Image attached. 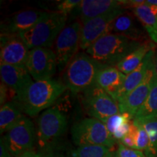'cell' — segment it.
Segmentation results:
<instances>
[{"label":"cell","mask_w":157,"mask_h":157,"mask_svg":"<svg viewBox=\"0 0 157 157\" xmlns=\"http://www.w3.org/2000/svg\"><path fill=\"white\" fill-rule=\"evenodd\" d=\"M112 33L140 43L148 42V35L134 13L125 10L113 21Z\"/></svg>","instance_id":"15"},{"label":"cell","mask_w":157,"mask_h":157,"mask_svg":"<svg viewBox=\"0 0 157 157\" xmlns=\"http://www.w3.org/2000/svg\"><path fill=\"white\" fill-rule=\"evenodd\" d=\"M110 148L103 146H84L71 151L67 157H104Z\"/></svg>","instance_id":"25"},{"label":"cell","mask_w":157,"mask_h":157,"mask_svg":"<svg viewBox=\"0 0 157 157\" xmlns=\"http://www.w3.org/2000/svg\"><path fill=\"white\" fill-rule=\"evenodd\" d=\"M112 157H119V156H118V154H117V151H114V152L112 151Z\"/></svg>","instance_id":"37"},{"label":"cell","mask_w":157,"mask_h":157,"mask_svg":"<svg viewBox=\"0 0 157 157\" xmlns=\"http://www.w3.org/2000/svg\"><path fill=\"white\" fill-rule=\"evenodd\" d=\"M146 3L148 5L157 6V0H148V1H146Z\"/></svg>","instance_id":"34"},{"label":"cell","mask_w":157,"mask_h":157,"mask_svg":"<svg viewBox=\"0 0 157 157\" xmlns=\"http://www.w3.org/2000/svg\"><path fill=\"white\" fill-rule=\"evenodd\" d=\"M17 157H56L52 152L43 151H30Z\"/></svg>","instance_id":"31"},{"label":"cell","mask_w":157,"mask_h":157,"mask_svg":"<svg viewBox=\"0 0 157 157\" xmlns=\"http://www.w3.org/2000/svg\"><path fill=\"white\" fill-rule=\"evenodd\" d=\"M155 73H156V67H155L154 58L151 63L146 75L143 81L126 97L118 103L121 113H128L132 117V119L134 118L135 113L144 103L151 90Z\"/></svg>","instance_id":"13"},{"label":"cell","mask_w":157,"mask_h":157,"mask_svg":"<svg viewBox=\"0 0 157 157\" xmlns=\"http://www.w3.org/2000/svg\"><path fill=\"white\" fill-rule=\"evenodd\" d=\"M132 119H133L132 117L128 113H118L109 118L104 124L113 138L114 135H117L122 127Z\"/></svg>","instance_id":"26"},{"label":"cell","mask_w":157,"mask_h":157,"mask_svg":"<svg viewBox=\"0 0 157 157\" xmlns=\"http://www.w3.org/2000/svg\"><path fill=\"white\" fill-rule=\"evenodd\" d=\"M153 49H154V46L150 42L144 43L136 50L127 55L115 67H117L124 74L127 75L142 63L149 51Z\"/></svg>","instance_id":"21"},{"label":"cell","mask_w":157,"mask_h":157,"mask_svg":"<svg viewBox=\"0 0 157 157\" xmlns=\"http://www.w3.org/2000/svg\"><path fill=\"white\" fill-rule=\"evenodd\" d=\"M81 1L80 0H64L60 1L57 4L56 10L53 12L62 13V14L68 15L71 13L76 7L79 5Z\"/></svg>","instance_id":"28"},{"label":"cell","mask_w":157,"mask_h":157,"mask_svg":"<svg viewBox=\"0 0 157 157\" xmlns=\"http://www.w3.org/2000/svg\"><path fill=\"white\" fill-rule=\"evenodd\" d=\"M135 126L133 124L131 126L130 131L128 134L125 135L122 139L120 140V143L124 145V146L128 147V148L135 149Z\"/></svg>","instance_id":"30"},{"label":"cell","mask_w":157,"mask_h":157,"mask_svg":"<svg viewBox=\"0 0 157 157\" xmlns=\"http://www.w3.org/2000/svg\"><path fill=\"white\" fill-rule=\"evenodd\" d=\"M68 15L50 12L29 31L18 36L31 50L36 48H50L66 26Z\"/></svg>","instance_id":"3"},{"label":"cell","mask_w":157,"mask_h":157,"mask_svg":"<svg viewBox=\"0 0 157 157\" xmlns=\"http://www.w3.org/2000/svg\"><path fill=\"white\" fill-rule=\"evenodd\" d=\"M125 77L126 75L115 66L103 67L98 72L95 85L117 101L118 95L122 87Z\"/></svg>","instance_id":"18"},{"label":"cell","mask_w":157,"mask_h":157,"mask_svg":"<svg viewBox=\"0 0 157 157\" xmlns=\"http://www.w3.org/2000/svg\"><path fill=\"white\" fill-rule=\"evenodd\" d=\"M132 121L135 126V149L141 151H145L148 148L149 143L148 134L140 124H139L137 121L133 119Z\"/></svg>","instance_id":"27"},{"label":"cell","mask_w":157,"mask_h":157,"mask_svg":"<svg viewBox=\"0 0 157 157\" xmlns=\"http://www.w3.org/2000/svg\"><path fill=\"white\" fill-rule=\"evenodd\" d=\"M0 75L2 82L15 95V101L21 103L29 88L34 82L26 68L1 63Z\"/></svg>","instance_id":"12"},{"label":"cell","mask_w":157,"mask_h":157,"mask_svg":"<svg viewBox=\"0 0 157 157\" xmlns=\"http://www.w3.org/2000/svg\"><path fill=\"white\" fill-rule=\"evenodd\" d=\"M83 93L82 103L92 118L105 123L109 118L121 113L118 102L95 84Z\"/></svg>","instance_id":"9"},{"label":"cell","mask_w":157,"mask_h":157,"mask_svg":"<svg viewBox=\"0 0 157 157\" xmlns=\"http://www.w3.org/2000/svg\"><path fill=\"white\" fill-rule=\"evenodd\" d=\"M48 12L38 10H25L15 13L2 24V33L17 34L29 31L47 14Z\"/></svg>","instance_id":"16"},{"label":"cell","mask_w":157,"mask_h":157,"mask_svg":"<svg viewBox=\"0 0 157 157\" xmlns=\"http://www.w3.org/2000/svg\"><path fill=\"white\" fill-rule=\"evenodd\" d=\"M126 10L119 8L111 13L90 19L82 24L80 49L87 50L96 41L112 33V24L115 19Z\"/></svg>","instance_id":"11"},{"label":"cell","mask_w":157,"mask_h":157,"mask_svg":"<svg viewBox=\"0 0 157 157\" xmlns=\"http://www.w3.org/2000/svg\"><path fill=\"white\" fill-rule=\"evenodd\" d=\"M30 49L17 34H1V63L26 68Z\"/></svg>","instance_id":"14"},{"label":"cell","mask_w":157,"mask_h":157,"mask_svg":"<svg viewBox=\"0 0 157 157\" xmlns=\"http://www.w3.org/2000/svg\"><path fill=\"white\" fill-rule=\"evenodd\" d=\"M57 68V59L53 50L47 48L30 50L26 69L35 82L52 79Z\"/></svg>","instance_id":"10"},{"label":"cell","mask_w":157,"mask_h":157,"mask_svg":"<svg viewBox=\"0 0 157 157\" xmlns=\"http://www.w3.org/2000/svg\"><path fill=\"white\" fill-rule=\"evenodd\" d=\"M0 157H13L4 144L2 139L0 140Z\"/></svg>","instance_id":"33"},{"label":"cell","mask_w":157,"mask_h":157,"mask_svg":"<svg viewBox=\"0 0 157 157\" xmlns=\"http://www.w3.org/2000/svg\"><path fill=\"white\" fill-rule=\"evenodd\" d=\"M104 157H112V151H109Z\"/></svg>","instance_id":"36"},{"label":"cell","mask_w":157,"mask_h":157,"mask_svg":"<svg viewBox=\"0 0 157 157\" xmlns=\"http://www.w3.org/2000/svg\"><path fill=\"white\" fill-rule=\"evenodd\" d=\"M119 8H121L119 0H82L73 12L83 24L90 19Z\"/></svg>","instance_id":"17"},{"label":"cell","mask_w":157,"mask_h":157,"mask_svg":"<svg viewBox=\"0 0 157 157\" xmlns=\"http://www.w3.org/2000/svg\"><path fill=\"white\" fill-rule=\"evenodd\" d=\"M0 102H1V106L2 105H5V104L7 103L6 101H7V96L9 95V92H8V87L5 85V84L2 82L1 83V89H0Z\"/></svg>","instance_id":"32"},{"label":"cell","mask_w":157,"mask_h":157,"mask_svg":"<svg viewBox=\"0 0 157 157\" xmlns=\"http://www.w3.org/2000/svg\"><path fill=\"white\" fill-rule=\"evenodd\" d=\"M157 116V73L154 75L153 86L142 106L135 113L133 119H140Z\"/></svg>","instance_id":"24"},{"label":"cell","mask_w":157,"mask_h":157,"mask_svg":"<svg viewBox=\"0 0 157 157\" xmlns=\"http://www.w3.org/2000/svg\"><path fill=\"white\" fill-rule=\"evenodd\" d=\"M71 134L73 143L78 147L103 146L111 148L116 143L105 124L95 118H86L76 122Z\"/></svg>","instance_id":"5"},{"label":"cell","mask_w":157,"mask_h":157,"mask_svg":"<svg viewBox=\"0 0 157 157\" xmlns=\"http://www.w3.org/2000/svg\"><path fill=\"white\" fill-rule=\"evenodd\" d=\"M1 139L13 157H17L32 151L36 140L34 123L29 118L24 116Z\"/></svg>","instance_id":"8"},{"label":"cell","mask_w":157,"mask_h":157,"mask_svg":"<svg viewBox=\"0 0 157 157\" xmlns=\"http://www.w3.org/2000/svg\"><path fill=\"white\" fill-rule=\"evenodd\" d=\"M155 58L154 49L150 50L143 59L142 63L134 71L126 75L122 87L117 97V102L121 101L128 94L139 85L146 75L151 63Z\"/></svg>","instance_id":"19"},{"label":"cell","mask_w":157,"mask_h":157,"mask_svg":"<svg viewBox=\"0 0 157 157\" xmlns=\"http://www.w3.org/2000/svg\"><path fill=\"white\" fill-rule=\"evenodd\" d=\"M66 117L57 108H50L39 116L36 140L39 148L48 150L52 143L62 136L67 128Z\"/></svg>","instance_id":"6"},{"label":"cell","mask_w":157,"mask_h":157,"mask_svg":"<svg viewBox=\"0 0 157 157\" xmlns=\"http://www.w3.org/2000/svg\"><path fill=\"white\" fill-rule=\"evenodd\" d=\"M155 67H156V71L157 73V52L156 54V57H155Z\"/></svg>","instance_id":"35"},{"label":"cell","mask_w":157,"mask_h":157,"mask_svg":"<svg viewBox=\"0 0 157 157\" xmlns=\"http://www.w3.org/2000/svg\"><path fill=\"white\" fill-rule=\"evenodd\" d=\"M22 105L19 102H7L0 109V132L5 133L13 128L24 117Z\"/></svg>","instance_id":"20"},{"label":"cell","mask_w":157,"mask_h":157,"mask_svg":"<svg viewBox=\"0 0 157 157\" xmlns=\"http://www.w3.org/2000/svg\"><path fill=\"white\" fill-rule=\"evenodd\" d=\"M116 151L119 157H146L144 152L136 149L128 148L120 143H119L118 148Z\"/></svg>","instance_id":"29"},{"label":"cell","mask_w":157,"mask_h":157,"mask_svg":"<svg viewBox=\"0 0 157 157\" xmlns=\"http://www.w3.org/2000/svg\"><path fill=\"white\" fill-rule=\"evenodd\" d=\"M143 127L148 136V148L144 151L146 157H157V116L133 119Z\"/></svg>","instance_id":"23"},{"label":"cell","mask_w":157,"mask_h":157,"mask_svg":"<svg viewBox=\"0 0 157 157\" xmlns=\"http://www.w3.org/2000/svg\"><path fill=\"white\" fill-rule=\"evenodd\" d=\"M66 90L63 83L54 79L34 81L21 103L24 113L30 117H36L48 109Z\"/></svg>","instance_id":"4"},{"label":"cell","mask_w":157,"mask_h":157,"mask_svg":"<svg viewBox=\"0 0 157 157\" xmlns=\"http://www.w3.org/2000/svg\"><path fill=\"white\" fill-rule=\"evenodd\" d=\"M82 24L74 21L63 29L55 42V50L59 72L66 70L80 48Z\"/></svg>","instance_id":"7"},{"label":"cell","mask_w":157,"mask_h":157,"mask_svg":"<svg viewBox=\"0 0 157 157\" xmlns=\"http://www.w3.org/2000/svg\"><path fill=\"white\" fill-rule=\"evenodd\" d=\"M143 44L144 43L131 40L122 35L110 33L96 41L86 50V53L105 67L116 66Z\"/></svg>","instance_id":"1"},{"label":"cell","mask_w":157,"mask_h":157,"mask_svg":"<svg viewBox=\"0 0 157 157\" xmlns=\"http://www.w3.org/2000/svg\"><path fill=\"white\" fill-rule=\"evenodd\" d=\"M132 12L141 23L150 39L157 44V16L153 14L146 3L133 9Z\"/></svg>","instance_id":"22"},{"label":"cell","mask_w":157,"mask_h":157,"mask_svg":"<svg viewBox=\"0 0 157 157\" xmlns=\"http://www.w3.org/2000/svg\"><path fill=\"white\" fill-rule=\"evenodd\" d=\"M103 67L86 52H78L64 71L63 84L72 93H84L95 85L98 72Z\"/></svg>","instance_id":"2"}]
</instances>
